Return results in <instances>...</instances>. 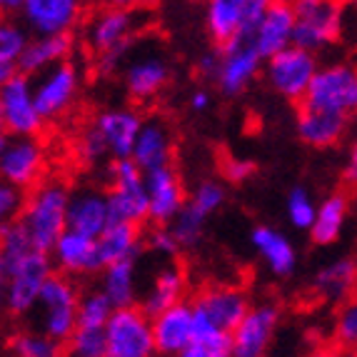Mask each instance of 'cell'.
Segmentation results:
<instances>
[{
  "instance_id": "cell-5",
  "label": "cell",
  "mask_w": 357,
  "mask_h": 357,
  "mask_svg": "<svg viewBox=\"0 0 357 357\" xmlns=\"http://www.w3.org/2000/svg\"><path fill=\"white\" fill-rule=\"evenodd\" d=\"M80 83H83V77H80V70L73 60H63L58 66L30 77L33 100H36L38 115L45 126L60 123L63 118L70 115V110L77 102V96H80Z\"/></svg>"
},
{
  "instance_id": "cell-26",
  "label": "cell",
  "mask_w": 357,
  "mask_h": 357,
  "mask_svg": "<svg viewBox=\"0 0 357 357\" xmlns=\"http://www.w3.org/2000/svg\"><path fill=\"white\" fill-rule=\"evenodd\" d=\"M295 126H298V135L303 143L322 150L342 143V137L350 130V118L335 113H320V110H310V107L300 105Z\"/></svg>"
},
{
  "instance_id": "cell-43",
  "label": "cell",
  "mask_w": 357,
  "mask_h": 357,
  "mask_svg": "<svg viewBox=\"0 0 357 357\" xmlns=\"http://www.w3.org/2000/svg\"><path fill=\"white\" fill-rule=\"evenodd\" d=\"M25 192L13 188V185L0 180V230H6L8 225L18 220L20 210H23Z\"/></svg>"
},
{
  "instance_id": "cell-24",
  "label": "cell",
  "mask_w": 357,
  "mask_h": 357,
  "mask_svg": "<svg viewBox=\"0 0 357 357\" xmlns=\"http://www.w3.org/2000/svg\"><path fill=\"white\" fill-rule=\"evenodd\" d=\"M113 222L107 192L98 188L70 190L68 200V230H75L88 238H100V232Z\"/></svg>"
},
{
  "instance_id": "cell-15",
  "label": "cell",
  "mask_w": 357,
  "mask_h": 357,
  "mask_svg": "<svg viewBox=\"0 0 357 357\" xmlns=\"http://www.w3.org/2000/svg\"><path fill=\"white\" fill-rule=\"evenodd\" d=\"M250 295L243 287L232 285H210L195 295L190 303L192 320L203 322L208 328L218 330L222 335H230L232 328L245 317L250 310Z\"/></svg>"
},
{
  "instance_id": "cell-16",
  "label": "cell",
  "mask_w": 357,
  "mask_h": 357,
  "mask_svg": "<svg viewBox=\"0 0 357 357\" xmlns=\"http://www.w3.org/2000/svg\"><path fill=\"white\" fill-rule=\"evenodd\" d=\"M282 310L275 303L250 305L243 320L227 335L230 357H268Z\"/></svg>"
},
{
  "instance_id": "cell-53",
  "label": "cell",
  "mask_w": 357,
  "mask_h": 357,
  "mask_svg": "<svg viewBox=\"0 0 357 357\" xmlns=\"http://www.w3.org/2000/svg\"><path fill=\"white\" fill-rule=\"evenodd\" d=\"M333 357H355V350H337L333 352Z\"/></svg>"
},
{
  "instance_id": "cell-4",
  "label": "cell",
  "mask_w": 357,
  "mask_h": 357,
  "mask_svg": "<svg viewBox=\"0 0 357 357\" xmlns=\"http://www.w3.org/2000/svg\"><path fill=\"white\" fill-rule=\"evenodd\" d=\"M262 70V58L250 38H232L200 60V73L210 77L220 93L235 98L250 88Z\"/></svg>"
},
{
  "instance_id": "cell-54",
  "label": "cell",
  "mask_w": 357,
  "mask_h": 357,
  "mask_svg": "<svg viewBox=\"0 0 357 357\" xmlns=\"http://www.w3.org/2000/svg\"><path fill=\"white\" fill-rule=\"evenodd\" d=\"M0 135H6V130H3V115H0Z\"/></svg>"
},
{
  "instance_id": "cell-11",
  "label": "cell",
  "mask_w": 357,
  "mask_h": 357,
  "mask_svg": "<svg viewBox=\"0 0 357 357\" xmlns=\"http://www.w3.org/2000/svg\"><path fill=\"white\" fill-rule=\"evenodd\" d=\"M110 215L115 222L143 225L148 222V192H145V175L135 162L115 160L110 162V190H107Z\"/></svg>"
},
{
  "instance_id": "cell-48",
  "label": "cell",
  "mask_w": 357,
  "mask_h": 357,
  "mask_svg": "<svg viewBox=\"0 0 357 357\" xmlns=\"http://www.w3.org/2000/svg\"><path fill=\"white\" fill-rule=\"evenodd\" d=\"M210 93L208 90H195L190 96V110H195V113H203V110H208L210 107Z\"/></svg>"
},
{
  "instance_id": "cell-38",
  "label": "cell",
  "mask_w": 357,
  "mask_h": 357,
  "mask_svg": "<svg viewBox=\"0 0 357 357\" xmlns=\"http://www.w3.org/2000/svg\"><path fill=\"white\" fill-rule=\"evenodd\" d=\"M63 357H105L102 328H75L63 342Z\"/></svg>"
},
{
  "instance_id": "cell-44",
  "label": "cell",
  "mask_w": 357,
  "mask_h": 357,
  "mask_svg": "<svg viewBox=\"0 0 357 357\" xmlns=\"http://www.w3.org/2000/svg\"><path fill=\"white\" fill-rule=\"evenodd\" d=\"M75 153H77V160L88 162V165H100V162L107 160L105 148H102V143L98 140V135L93 132L90 126L75 140Z\"/></svg>"
},
{
  "instance_id": "cell-40",
  "label": "cell",
  "mask_w": 357,
  "mask_h": 357,
  "mask_svg": "<svg viewBox=\"0 0 357 357\" xmlns=\"http://www.w3.org/2000/svg\"><path fill=\"white\" fill-rule=\"evenodd\" d=\"M285 210H287V220H290L292 227H298V230H310V225H312V220H315L317 205L305 188H295V190H290V195H287Z\"/></svg>"
},
{
  "instance_id": "cell-17",
  "label": "cell",
  "mask_w": 357,
  "mask_h": 357,
  "mask_svg": "<svg viewBox=\"0 0 357 357\" xmlns=\"http://www.w3.org/2000/svg\"><path fill=\"white\" fill-rule=\"evenodd\" d=\"M270 0H205V30L215 45L248 38Z\"/></svg>"
},
{
  "instance_id": "cell-19",
  "label": "cell",
  "mask_w": 357,
  "mask_h": 357,
  "mask_svg": "<svg viewBox=\"0 0 357 357\" xmlns=\"http://www.w3.org/2000/svg\"><path fill=\"white\" fill-rule=\"evenodd\" d=\"M140 123H143V115L132 110V107H105L93 118L90 128H93V132L105 148L107 160L115 162L130 158Z\"/></svg>"
},
{
  "instance_id": "cell-1",
  "label": "cell",
  "mask_w": 357,
  "mask_h": 357,
  "mask_svg": "<svg viewBox=\"0 0 357 357\" xmlns=\"http://www.w3.org/2000/svg\"><path fill=\"white\" fill-rule=\"evenodd\" d=\"M68 200L70 188L55 178H45L25 192L18 225L25 230L36 250L48 252L63 230H68Z\"/></svg>"
},
{
  "instance_id": "cell-51",
  "label": "cell",
  "mask_w": 357,
  "mask_h": 357,
  "mask_svg": "<svg viewBox=\"0 0 357 357\" xmlns=\"http://www.w3.org/2000/svg\"><path fill=\"white\" fill-rule=\"evenodd\" d=\"M355 153H352L350 155V162H347V180H350V183H352V180H355Z\"/></svg>"
},
{
  "instance_id": "cell-25",
  "label": "cell",
  "mask_w": 357,
  "mask_h": 357,
  "mask_svg": "<svg viewBox=\"0 0 357 357\" xmlns=\"http://www.w3.org/2000/svg\"><path fill=\"white\" fill-rule=\"evenodd\" d=\"M153 345L158 357H175L192 340V310L190 303H178L150 317Z\"/></svg>"
},
{
  "instance_id": "cell-27",
  "label": "cell",
  "mask_w": 357,
  "mask_h": 357,
  "mask_svg": "<svg viewBox=\"0 0 357 357\" xmlns=\"http://www.w3.org/2000/svg\"><path fill=\"white\" fill-rule=\"evenodd\" d=\"M257 257L265 262V268L278 278H290L298 268V250L290 243L285 232L270 225H257L250 235Z\"/></svg>"
},
{
  "instance_id": "cell-7",
  "label": "cell",
  "mask_w": 357,
  "mask_h": 357,
  "mask_svg": "<svg viewBox=\"0 0 357 357\" xmlns=\"http://www.w3.org/2000/svg\"><path fill=\"white\" fill-rule=\"evenodd\" d=\"M77 298H80V287L73 278L53 273L43 285L38 303L33 310H38V328L43 335L66 342L70 333L75 330V317H77Z\"/></svg>"
},
{
  "instance_id": "cell-30",
  "label": "cell",
  "mask_w": 357,
  "mask_h": 357,
  "mask_svg": "<svg viewBox=\"0 0 357 357\" xmlns=\"http://www.w3.org/2000/svg\"><path fill=\"white\" fill-rule=\"evenodd\" d=\"M185 292H188V278H185V270L178 265H165L160 273L155 275L150 290L143 295V303L137 307L143 310L145 315L153 317L162 310L173 307V305L183 303Z\"/></svg>"
},
{
  "instance_id": "cell-41",
  "label": "cell",
  "mask_w": 357,
  "mask_h": 357,
  "mask_svg": "<svg viewBox=\"0 0 357 357\" xmlns=\"http://www.w3.org/2000/svg\"><path fill=\"white\" fill-rule=\"evenodd\" d=\"M333 337L337 350H355L357 342V307L352 300L340 305L337 315H335Z\"/></svg>"
},
{
  "instance_id": "cell-2",
  "label": "cell",
  "mask_w": 357,
  "mask_h": 357,
  "mask_svg": "<svg viewBox=\"0 0 357 357\" xmlns=\"http://www.w3.org/2000/svg\"><path fill=\"white\" fill-rule=\"evenodd\" d=\"M140 30H143V20L137 10L100 8L85 20L83 43L88 53L98 60V68L102 73H115L123 68V58L135 45Z\"/></svg>"
},
{
  "instance_id": "cell-22",
  "label": "cell",
  "mask_w": 357,
  "mask_h": 357,
  "mask_svg": "<svg viewBox=\"0 0 357 357\" xmlns=\"http://www.w3.org/2000/svg\"><path fill=\"white\" fill-rule=\"evenodd\" d=\"M173 130L167 126V120L158 118H143L140 130L135 135V143L130 150V160L140 173H150L158 167L173 165Z\"/></svg>"
},
{
  "instance_id": "cell-47",
  "label": "cell",
  "mask_w": 357,
  "mask_h": 357,
  "mask_svg": "<svg viewBox=\"0 0 357 357\" xmlns=\"http://www.w3.org/2000/svg\"><path fill=\"white\" fill-rule=\"evenodd\" d=\"M102 8H118V10H143L153 8L158 0H100Z\"/></svg>"
},
{
  "instance_id": "cell-50",
  "label": "cell",
  "mask_w": 357,
  "mask_h": 357,
  "mask_svg": "<svg viewBox=\"0 0 357 357\" xmlns=\"http://www.w3.org/2000/svg\"><path fill=\"white\" fill-rule=\"evenodd\" d=\"M6 310V275H3V268H0V312Z\"/></svg>"
},
{
  "instance_id": "cell-39",
  "label": "cell",
  "mask_w": 357,
  "mask_h": 357,
  "mask_svg": "<svg viewBox=\"0 0 357 357\" xmlns=\"http://www.w3.org/2000/svg\"><path fill=\"white\" fill-rule=\"evenodd\" d=\"M225 197H227L225 185L218 183V180H203L185 203L190 205L192 210H197L200 215L210 218V215L218 213V210L225 205Z\"/></svg>"
},
{
  "instance_id": "cell-52",
  "label": "cell",
  "mask_w": 357,
  "mask_h": 357,
  "mask_svg": "<svg viewBox=\"0 0 357 357\" xmlns=\"http://www.w3.org/2000/svg\"><path fill=\"white\" fill-rule=\"evenodd\" d=\"M305 357H333V352L330 350H325V347H320V350H312V352H307Z\"/></svg>"
},
{
  "instance_id": "cell-10",
  "label": "cell",
  "mask_w": 357,
  "mask_h": 357,
  "mask_svg": "<svg viewBox=\"0 0 357 357\" xmlns=\"http://www.w3.org/2000/svg\"><path fill=\"white\" fill-rule=\"evenodd\" d=\"M317 68H320V55L307 53L298 45H287L285 50L265 60V80L280 98L303 102Z\"/></svg>"
},
{
  "instance_id": "cell-20",
  "label": "cell",
  "mask_w": 357,
  "mask_h": 357,
  "mask_svg": "<svg viewBox=\"0 0 357 357\" xmlns=\"http://www.w3.org/2000/svg\"><path fill=\"white\" fill-rule=\"evenodd\" d=\"M48 257L53 262V270L66 278H88L98 275L102 270L100 257H98V243L96 238L80 235L75 230H63L53 248L48 250Z\"/></svg>"
},
{
  "instance_id": "cell-34",
  "label": "cell",
  "mask_w": 357,
  "mask_h": 357,
  "mask_svg": "<svg viewBox=\"0 0 357 357\" xmlns=\"http://www.w3.org/2000/svg\"><path fill=\"white\" fill-rule=\"evenodd\" d=\"M28 40V30L18 18H0V85L20 73V58Z\"/></svg>"
},
{
  "instance_id": "cell-8",
  "label": "cell",
  "mask_w": 357,
  "mask_h": 357,
  "mask_svg": "<svg viewBox=\"0 0 357 357\" xmlns=\"http://www.w3.org/2000/svg\"><path fill=\"white\" fill-rule=\"evenodd\" d=\"M48 145L38 137H6L0 148V180L28 192L48 178Z\"/></svg>"
},
{
  "instance_id": "cell-37",
  "label": "cell",
  "mask_w": 357,
  "mask_h": 357,
  "mask_svg": "<svg viewBox=\"0 0 357 357\" xmlns=\"http://www.w3.org/2000/svg\"><path fill=\"white\" fill-rule=\"evenodd\" d=\"M205 222H208L205 215H200L197 210H192L190 205L185 203L183 210L175 215L173 222H170L167 227H170V232H173V238L178 240L180 250H188V248H195V245L200 243Z\"/></svg>"
},
{
  "instance_id": "cell-23",
  "label": "cell",
  "mask_w": 357,
  "mask_h": 357,
  "mask_svg": "<svg viewBox=\"0 0 357 357\" xmlns=\"http://www.w3.org/2000/svg\"><path fill=\"white\" fill-rule=\"evenodd\" d=\"M250 43L262 58V63L275 53L292 45V8L290 0H270V6L250 30Z\"/></svg>"
},
{
  "instance_id": "cell-33",
  "label": "cell",
  "mask_w": 357,
  "mask_h": 357,
  "mask_svg": "<svg viewBox=\"0 0 357 357\" xmlns=\"http://www.w3.org/2000/svg\"><path fill=\"white\" fill-rule=\"evenodd\" d=\"M317 298L325 303H347L355 287V260L352 257H337L317 270L315 280H312Z\"/></svg>"
},
{
  "instance_id": "cell-45",
  "label": "cell",
  "mask_w": 357,
  "mask_h": 357,
  "mask_svg": "<svg viewBox=\"0 0 357 357\" xmlns=\"http://www.w3.org/2000/svg\"><path fill=\"white\" fill-rule=\"evenodd\" d=\"M145 243H148V248L155 255H160V257H175L180 252L178 240L173 238V232H170L167 225H153V230L148 232Z\"/></svg>"
},
{
  "instance_id": "cell-6",
  "label": "cell",
  "mask_w": 357,
  "mask_h": 357,
  "mask_svg": "<svg viewBox=\"0 0 357 357\" xmlns=\"http://www.w3.org/2000/svg\"><path fill=\"white\" fill-rule=\"evenodd\" d=\"M300 105L352 118L357 107V73L350 63H328L312 75Z\"/></svg>"
},
{
  "instance_id": "cell-9",
  "label": "cell",
  "mask_w": 357,
  "mask_h": 357,
  "mask_svg": "<svg viewBox=\"0 0 357 357\" xmlns=\"http://www.w3.org/2000/svg\"><path fill=\"white\" fill-rule=\"evenodd\" d=\"M102 333H105V357H158L150 317L137 305L115 307Z\"/></svg>"
},
{
  "instance_id": "cell-3",
  "label": "cell",
  "mask_w": 357,
  "mask_h": 357,
  "mask_svg": "<svg viewBox=\"0 0 357 357\" xmlns=\"http://www.w3.org/2000/svg\"><path fill=\"white\" fill-rule=\"evenodd\" d=\"M292 45L307 53H325L337 45L345 28L342 0H290Z\"/></svg>"
},
{
  "instance_id": "cell-31",
  "label": "cell",
  "mask_w": 357,
  "mask_h": 357,
  "mask_svg": "<svg viewBox=\"0 0 357 357\" xmlns=\"http://www.w3.org/2000/svg\"><path fill=\"white\" fill-rule=\"evenodd\" d=\"M98 278V290L113 307L137 305V260H123L105 265Z\"/></svg>"
},
{
  "instance_id": "cell-29",
  "label": "cell",
  "mask_w": 357,
  "mask_h": 357,
  "mask_svg": "<svg viewBox=\"0 0 357 357\" xmlns=\"http://www.w3.org/2000/svg\"><path fill=\"white\" fill-rule=\"evenodd\" d=\"M98 243V257L100 265H113V262L123 260H137L140 250H143V232L137 225L130 222H110L105 230L100 232Z\"/></svg>"
},
{
  "instance_id": "cell-46",
  "label": "cell",
  "mask_w": 357,
  "mask_h": 357,
  "mask_svg": "<svg viewBox=\"0 0 357 357\" xmlns=\"http://www.w3.org/2000/svg\"><path fill=\"white\" fill-rule=\"evenodd\" d=\"M255 173V162L248 158H227L222 162V175L227 183H245L248 178H252Z\"/></svg>"
},
{
  "instance_id": "cell-28",
  "label": "cell",
  "mask_w": 357,
  "mask_h": 357,
  "mask_svg": "<svg viewBox=\"0 0 357 357\" xmlns=\"http://www.w3.org/2000/svg\"><path fill=\"white\" fill-rule=\"evenodd\" d=\"M75 38L73 36H50V38H30L20 58V75L36 77L38 73L58 66L63 60L73 58Z\"/></svg>"
},
{
  "instance_id": "cell-55",
  "label": "cell",
  "mask_w": 357,
  "mask_h": 357,
  "mask_svg": "<svg viewBox=\"0 0 357 357\" xmlns=\"http://www.w3.org/2000/svg\"><path fill=\"white\" fill-rule=\"evenodd\" d=\"M3 140H6V137H3V135H0V148H3Z\"/></svg>"
},
{
  "instance_id": "cell-36",
  "label": "cell",
  "mask_w": 357,
  "mask_h": 357,
  "mask_svg": "<svg viewBox=\"0 0 357 357\" xmlns=\"http://www.w3.org/2000/svg\"><path fill=\"white\" fill-rule=\"evenodd\" d=\"M113 305L107 303V298L100 290H85L77 298V317L75 328H105L107 317L113 312Z\"/></svg>"
},
{
  "instance_id": "cell-21",
  "label": "cell",
  "mask_w": 357,
  "mask_h": 357,
  "mask_svg": "<svg viewBox=\"0 0 357 357\" xmlns=\"http://www.w3.org/2000/svg\"><path fill=\"white\" fill-rule=\"evenodd\" d=\"M145 175V192H148V222L153 225H170L175 215L183 210L185 188L183 178L173 165L158 167Z\"/></svg>"
},
{
  "instance_id": "cell-13",
  "label": "cell",
  "mask_w": 357,
  "mask_h": 357,
  "mask_svg": "<svg viewBox=\"0 0 357 357\" xmlns=\"http://www.w3.org/2000/svg\"><path fill=\"white\" fill-rule=\"evenodd\" d=\"M53 262L48 252L33 250L18 265L6 270V310L15 317H25L33 312L43 285L53 275Z\"/></svg>"
},
{
  "instance_id": "cell-18",
  "label": "cell",
  "mask_w": 357,
  "mask_h": 357,
  "mask_svg": "<svg viewBox=\"0 0 357 357\" xmlns=\"http://www.w3.org/2000/svg\"><path fill=\"white\" fill-rule=\"evenodd\" d=\"M0 115H3V130H6V135L10 137L40 135L45 123L38 115L30 77L18 73L8 83L0 85Z\"/></svg>"
},
{
  "instance_id": "cell-42",
  "label": "cell",
  "mask_w": 357,
  "mask_h": 357,
  "mask_svg": "<svg viewBox=\"0 0 357 357\" xmlns=\"http://www.w3.org/2000/svg\"><path fill=\"white\" fill-rule=\"evenodd\" d=\"M175 357H230L227 335H208V337H192L188 347L178 352Z\"/></svg>"
},
{
  "instance_id": "cell-49",
  "label": "cell",
  "mask_w": 357,
  "mask_h": 357,
  "mask_svg": "<svg viewBox=\"0 0 357 357\" xmlns=\"http://www.w3.org/2000/svg\"><path fill=\"white\" fill-rule=\"evenodd\" d=\"M23 0H0V18H13L18 15Z\"/></svg>"
},
{
  "instance_id": "cell-32",
  "label": "cell",
  "mask_w": 357,
  "mask_h": 357,
  "mask_svg": "<svg viewBox=\"0 0 357 357\" xmlns=\"http://www.w3.org/2000/svg\"><path fill=\"white\" fill-rule=\"evenodd\" d=\"M347 218H350V197L345 192H333L317 205L310 235L317 245H335L345 230Z\"/></svg>"
},
{
  "instance_id": "cell-35",
  "label": "cell",
  "mask_w": 357,
  "mask_h": 357,
  "mask_svg": "<svg viewBox=\"0 0 357 357\" xmlns=\"http://www.w3.org/2000/svg\"><path fill=\"white\" fill-rule=\"evenodd\" d=\"M15 357H63V342L43 335L40 330H23L10 340Z\"/></svg>"
},
{
  "instance_id": "cell-14",
  "label": "cell",
  "mask_w": 357,
  "mask_h": 357,
  "mask_svg": "<svg viewBox=\"0 0 357 357\" xmlns=\"http://www.w3.org/2000/svg\"><path fill=\"white\" fill-rule=\"evenodd\" d=\"M83 0H23L18 20L30 38L73 36L83 23Z\"/></svg>"
},
{
  "instance_id": "cell-12",
  "label": "cell",
  "mask_w": 357,
  "mask_h": 357,
  "mask_svg": "<svg viewBox=\"0 0 357 357\" xmlns=\"http://www.w3.org/2000/svg\"><path fill=\"white\" fill-rule=\"evenodd\" d=\"M123 60H126L123 85L135 102L155 100L170 83V75H173L170 60L165 58V53L155 50L153 45H143V48L132 45Z\"/></svg>"
}]
</instances>
